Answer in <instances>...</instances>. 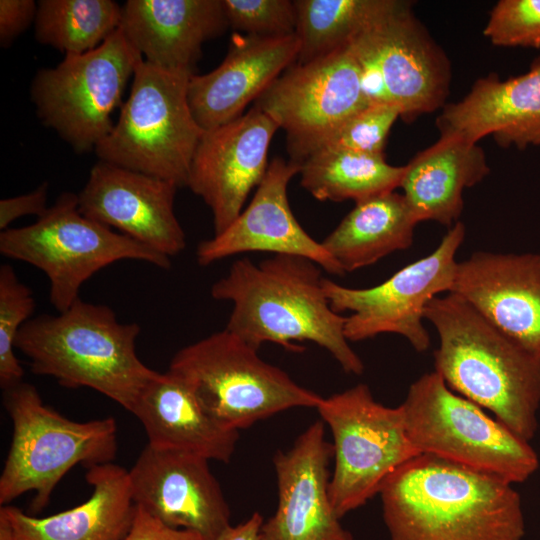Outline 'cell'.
Instances as JSON below:
<instances>
[{
  "instance_id": "13",
  "label": "cell",
  "mask_w": 540,
  "mask_h": 540,
  "mask_svg": "<svg viewBox=\"0 0 540 540\" xmlns=\"http://www.w3.org/2000/svg\"><path fill=\"white\" fill-rule=\"evenodd\" d=\"M367 106L350 42L311 62H295L254 104L285 131L289 160L299 165Z\"/></svg>"
},
{
  "instance_id": "16",
  "label": "cell",
  "mask_w": 540,
  "mask_h": 540,
  "mask_svg": "<svg viewBox=\"0 0 540 540\" xmlns=\"http://www.w3.org/2000/svg\"><path fill=\"white\" fill-rule=\"evenodd\" d=\"M173 182L99 161L78 194L81 213L171 258L186 246Z\"/></svg>"
},
{
  "instance_id": "6",
  "label": "cell",
  "mask_w": 540,
  "mask_h": 540,
  "mask_svg": "<svg viewBox=\"0 0 540 540\" xmlns=\"http://www.w3.org/2000/svg\"><path fill=\"white\" fill-rule=\"evenodd\" d=\"M192 75L164 70L143 59L117 123L95 148L100 161L187 186L204 133L188 102Z\"/></svg>"
},
{
  "instance_id": "33",
  "label": "cell",
  "mask_w": 540,
  "mask_h": 540,
  "mask_svg": "<svg viewBox=\"0 0 540 540\" xmlns=\"http://www.w3.org/2000/svg\"><path fill=\"white\" fill-rule=\"evenodd\" d=\"M399 117L400 111L395 105H369L344 122L319 150L384 154L387 137Z\"/></svg>"
},
{
  "instance_id": "11",
  "label": "cell",
  "mask_w": 540,
  "mask_h": 540,
  "mask_svg": "<svg viewBox=\"0 0 540 540\" xmlns=\"http://www.w3.org/2000/svg\"><path fill=\"white\" fill-rule=\"evenodd\" d=\"M142 55L118 28L100 46L65 54L54 68L41 69L31 99L43 125L54 129L78 153L95 150L112 131V113Z\"/></svg>"
},
{
  "instance_id": "37",
  "label": "cell",
  "mask_w": 540,
  "mask_h": 540,
  "mask_svg": "<svg viewBox=\"0 0 540 540\" xmlns=\"http://www.w3.org/2000/svg\"><path fill=\"white\" fill-rule=\"evenodd\" d=\"M48 184L43 183L34 191L5 198L0 201V229L4 231L9 225L25 215L42 216L47 207Z\"/></svg>"
},
{
  "instance_id": "31",
  "label": "cell",
  "mask_w": 540,
  "mask_h": 540,
  "mask_svg": "<svg viewBox=\"0 0 540 540\" xmlns=\"http://www.w3.org/2000/svg\"><path fill=\"white\" fill-rule=\"evenodd\" d=\"M35 308L31 289L20 282L13 268L0 267V385L2 390L23 380L24 370L14 349L16 338Z\"/></svg>"
},
{
  "instance_id": "20",
  "label": "cell",
  "mask_w": 540,
  "mask_h": 540,
  "mask_svg": "<svg viewBox=\"0 0 540 540\" xmlns=\"http://www.w3.org/2000/svg\"><path fill=\"white\" fill-rule=\"evenodd\" d=\"M296 34L255 36L234 33L222 63L203 75H192L188 102L198 125L208 131L243 115L299 54Z\"/></svg>"
},
{
  "instance_id": "2",
  "label": "cell",
  "mask_w": 540,
  "mask_h": 540,
  "mask_svg": "<svg viewBox=\"0 0 540 540\" xmlns=\"http://www.w3.org/2000/svg\"><path fill=\"white\" fill-rule=\"evenodd\" d=\"M322 271L295 255H272L258 264L242 258L211 286V296L232 303L225 329L254 349L270 342L301 352L296 343L309 341L327 350L344 372L361 375L364 364L345 336L346 317L329 303Z\"/></svg>"
},
{
  "instance_id": "18",
  "label": "cell",
  "mask_w": 540,
  "mask_h": 540,
  "mask_svg": "<svg viewBox=\"0 0 540 540\" xmlns=\"http://www.w3.org/2000/svg\"><path fill=\"white\" fill-rule=\"evenodd\" d=\"M299 170L293 161L273 158L248 206L222 233L198 245L197 262L207 266L240 253L267 252L304 257L329 274L343 276L338 263L291 211L287 188Z\"/></svg>"
},
{
  "instance_id": "22",
  "label": "cell",
  "mask_w": 540,
  "mask_h": 540,
  "mask_svg": "<svg viewBox=\"0 0 540 540\" xmlns=\"http://www.w3.org/2000/svg\"><path fill=\"white\" fill-rule=\"evenodd\" d=\"M440 136L478 143L491 135L502 148L540 146V58L521 75L478 78L459 101L446 104L436 119Z\"/></svg>"
},
{
  "instance_id": "23",
  "label": "cell",
  "mask_w": 540,
  "mask_h": 540,
  "mask_svg": "<svg viewBox=\"0 0 540 540\" xmlns=\"http://www.w3.org/2000/svg\"><path fill=\"white\" fill-rule=\"evenodd\" d=\"M228 27L222 0H128L119 29L146 62L194 74L203 43Z\"/></svg>"
},
{
  "instance_id": "25",
  "label": "cell",
  "mask_w": 540,
  "mask_h": 540,
  "mask_svg": "<svg viewBox=\"0 0 540 540\" xmlns=\"http://www.w3.org/2000/svg\"><path fill=\"white\" fill-rule=\"evenodd\" d=\"M89 498L71 509L34 517L12 506H1L13 540H123L136 514L128 470L112 462L87 468Z\"/></svg>"
},
{
  "instance_id": "9",
  "label": "cell",
  "mask_w": 540,
  "mask_h": 540,
  "mask_svg": "<svg viewBox=\"0 0 540 540\" xmlns=\"http://www.w3.org/2000/svg\"><path fill=\"white\" fill-rule=\"evenodd\" d=\"M0 253L46 274L50 302L58 312L80 298L84 282L112 263L132 259L171 267V258L84 216L78 195L70 192L61 194L35 223L1 231Z\"/></svg>"
},
{
  "instance_id": "1",
  "label": "cell",
  "mask_w": 540,
  "mask_h": 540,
  "mask_svg": "<svg viewBox=\"0 0 540 540\" xmlns=\"http://www.w3.org/2000/svg\"><path fill=\"white\" fill-rule=\"evenodd\" d=\"M390 540H522V502L513 484L419 454L379 494Z\"/></svg>"
},
{
  "instance_id": "26",
  "label": "cell",
  "mask_w": 540,
  "mask_h": 540,
  "mask_svg": "<svg viewBox=\"0 0 540 540\" xmlns=\"http://www.w3.org/2000/svg\"><path fill=\"white\" fill-rule=\"evenodd\" d=\"M490 172L478 143L459 136H440L405 165L400 187L418 222L435 221L451 226L458 222L463 192Z\"/></svg>"
},
{
  "instance_id": "15",
  "label": "cell",
  "mask_w": 540,
  "mask_h": 540,
  "mask_svg": "<svg viewBox=\"0 0 540 540\" xmlns=\"http://www.w3.org/2000/svg\"><path fill=\"white\" fill-rule=\"evenodd\" d=\"M278 129L269 116L253 106L239 118L204 131L187 186L210 208L214 235L240 215L250 192L263 180L269 146Z\"/></svg>"
},
{
  "instance_id": "19",
  "label": "cell",
  "mask_w": 540,
  "mask_h": 540,
  "mask_svg": "<svg viewBox=\"0 0 540 540\" xmlns=\"http://www.w3.org/2000/svg\"><path fill=\"white\" fill-rule=\"evenodd\" d=\"M540 359V254L474 252L451 291Z\"/></svg>"
},
{
  "instance_id": "32",
  "label": "cell",
  "mask_w": 540,
  "mask_h": 540,
  "mask_svg": "<svg viewBox=\"0 0 540 540\" xmlns=\"http://www.w3.org/2000/svg\"><path fill=\"white\" fill-rule=\"evenodd\" d=\"M228 26L255 36L296 34L295 0H222Z\"/></svg>"
},
{
  "instance_id": "24",
  "label": "cell",
  "mask_w": 540,
  "mask_h": 540,
  "mask_svg": "<svg viewBox=\"0 0 540 540\" xmlns=\"http://www.w3.org/2000/svg\"><path fill=\"white\" fill-rule=\"evenodd\" d=\"M131 413L157 449L197 454L228 463L239 431L220 424L200 403L189 385L168 370L155 371L140 392Z\"/></svg>"
},
{
  "instance_id": "35",
  "label": "cell",
  "mask_w": 540,
  "mask_h": 540,
  "mask_svg": "<svg viewBox=\"0 0 540 540\" xmlns=\"http://www.w3.org/2000/svg\"><path fill=\"white\" fill-rule=\"evenodd\" d=\"M37 4L33 0L0 1V44L7 47L35 21Z\"/></svg>"
},
{
  "instance_id": "30",
  "label": "cell",
  "mask_w": 540,
  "mask_h": 540,
  "mask_svg": "<svg viewBox=\"0 0 540 540\" xmlns=\"http://www.w3.org/2000/svg\"><path fill=\"white\" fill-rule=\"evenodd\" d=\"M122 6L112 0H40L35 39L65 54L100 46L120 26Z\"/></svg>"
},
{
  "instance_id": "3",
  "label": "cell",
  "mask_w": 540,
  "mask_h": 540,
  "mask_svg": "<svg viewBox=\"0 0 540 540\" xmlns=\"http://www.w3.org/2000/svg\"><path fill=\"white\" fill-rule=\"evenodd\" d=\"M424 319L438 333L434 371L447 386L530 441L538 428L540 359L455 293L432 299Z\"/></svg>"
},
{
  "instance_id": "7",
  "label": "cell",
  "mask_w": 540,
  "mask_h": 540,
  "mask_svg": "<svg viewBox=\"0 0 540 540\" xmlns=\"http://www.w3.org/2000/svg\"><path fill=\"white\" fill-rule=\"evenodd\" d=\"M406 432L421 453L521 483L539 467L529 441L451 390L436 371L413 382L400 405Z\"/></svg>"
},
{
  "instance_id": "29",
  "label": "cell",
  "mask_w": 540,
  "mask_h": 540,
  "mask_svg": "<svg viewBox=\"0 0 540 540\" xmlns=\"http://www.w3.org/2000/svg\"><path fill=\"white\" fill-rule=\"evenodd\" d=\"M396 0H295L296 63L304 64L347 45L376 23Z\"/></svg>"
},
{
  "instance_id": "10",
  "label": "cell",
  "mask_w": 540,
  "mask_h": 540,
  "mask_svg": "<svg viewBox=\"0 0 540 540\" xmlns=\"http://www.w3.org/2000/svg\"><path fill=\"white\" fill-rule=\"evenodd\" d=\"M316 410L333 438L329 496L339 518L365 505L396 469L421 454L408 438L401 406L380 404L366 384L323 397Z\"/></svg>"
},
{
  "instance_id": "5",
  "label": "cell",
  "mask_w": 540,
  "mask_h": 540,
  "mask_svg": "<svg viewBox=\"0 0 540 540\" xmlns=\"http://www.w3.org/2000/svg\"><path fill=\"white\" fill-rule=\"evenodd\" d=\"M12 439L0 476V505L34 492L32 509L42 510L57 484L74 466L112 462L117 453L113 417L77 422L45 405L37 389L20 382L3 390Z\"/></svg>"
},
{
  "instance_id": "17",
  "label": "cell",
  "mask_w": 540,
  "mask_h": 540,
  "mask_svg": "<svg viewBox=\"0 0 540 540\" xmlns=\"http://www.w3.org/2000/svg\"><path fill=\"white\" fill-rule=\"evenodd\" d=\"M332 457L323 421L307 427L289 450L276 452L277 507L259 540H353L330 500Z\"/></svg>"
},
{
  "instance_id": "12",
  "label": "cell",
  "mask_w": 540,
  "mask_h": 540,
  "mask_svg": "<svg viewBox=\"0 0 540 540\" xmlns=\"http://www.w3.org/2000/svg\"><path fill=\"white\" fill-rule=\"evenodd\" d=\"M465 232L464 224L456 222L432 253L370 288L345 287L324 277L332 309L339 314L352 312L344 327L347 340L394 333L406 338L416 351H426L430 337L422 323L425 308L440 293L451 291L458 263L455 256Z\"/></svg>"
},
{
  "instance_id": "34",
  "label": "cell",
  "mask_w": 540,
  "mask_h": 540,
  "mask_svg": "<svg viewBox=\"0 0 540 540\" xmlns=\"http://www.w3.org/2000/svg\"><path fill=\"white\" fill-rule=\"evenodd\" d=\"M495 46L540 47V0H500L483 30Z\"/></svg>"
},
{
  "instance_id": "21",
  "label": "cell",
  "mask_w": 540,
  "mask_h": 540,
  "mask_svg": "<svg viewBox=\"0 0 540 540\" xmlns=\"http://www.w3.org/2000/svg\"><path fill=\"white\" fill-rule=\"evenodd\" d=\"M375 33L385 84L400 118L411 123L443 109L450 91V61L415 16L412 3L396 0L376 23Z\"/></svg>"
},
{
  "instance_id": "36",
  "label": "cell",
  "mask_w": 540,
  "mask_h": 540,
  "mask_svg": "<svg viewBox=\"0 0 540 540\" xmlns=\"http://www.w3.org/2000/svg\"><path fill=\"white\" fill-rule=\"evenodd\" d=\"M123 540H204L199 534L171 528L136 505L133 525Z\"/></svg>"
},
{
  "instance_id": "28",
  "label": "cell",
  "mask_w": 540,
  "mask_h": 540,
  "mask_svg": "<svg viewBox=\"0 0 540 540\" xmlns=\"http://www.w3.org/2000/svg\"><path fill=\"white\" fill-rule=\"evenodd\" d=\"M404 166L387 163L384 154L322 149L300 164V184L319 201L356 202L400 187Z\"/></svg>"
},
{
  "instance_id": "8",
  "label": "cell",
  "mask_w": 540,
  "mask_h": 540,
  "mask_svg": "<svg viewBox=\"0 0 540 540\" xmlns=\"http://www.w3.org/2000/svg\"><path fill=\"white\" fill-rule=\"evenodd\" d=\"M168 370L220 424L237 431L288 409H316L323 398L226 329L180 349Z\"/></svg>"
},
{
  "instance_id": "27",
  "label": "cell",
  "mask_w": 540,
  "mask_h": 540,
  "mask_svg": "<svg viewBox=\"0 0 540 540\" xmlns=\"http://www.w3.org/2000/svg\"><path fill=\"white\" fill-rule=\"evenodd\" d=\"M419 222L403 194L389 192L355 203L321 242L344 273L407 249Z\"/></svg>"
},
{
  "instance_id": "14",
  "label": "cell",
  "mask_w": 540,
  "mask_h": 540,
  "mask_svg": "<svg viewBox=\"0 0 540 540\" xmlns=\"http://www.w3.org/2000/svg\"><path fill=\"white\" fill-rule=\"evenodd\" d=\"M208 462L147 444L128 471L135 504L171 528L217 540L231 526V511Z\"/></svg>"
},
{
  "instance_id": "38",
  "label": "cell",
  "mask_w": 540,
  "mask_h": 540,
  "mask_svg": "<svg viewBox=\"0 0 540 540\" xmlns=\"http://www.w3.org/2000/svg\"><path fill=\"white\" fill-rule=\"evenodd\" d=\"M264 518L254 512L248 519L235 526H229L217 540H259Z\"/></svg>"
},
{
  "instance_id": "4",
  "label": "cell",
  "mask_w": 540,
  "mask_h": 540,
  "mask_svg": "<svg viewBox=\"0 0 540 540\" xmlns=\"http://www.w3.org/2000/svg\"><path fill=\"white\" fill-rule=\"evenodd\" d=\"M137 323L120 322L105 305L76 300L58 315H40L20 329L15 348L34 374L67 388H91L131 412L155 373L136 353Z\"/></svg>"
}]
</instances>
